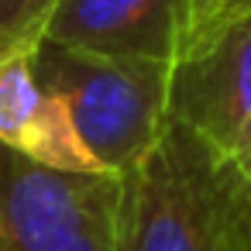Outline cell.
<instances>
[{"mask_svg": "<svg viewBox=\"0 0 251 251\" xmlns=\"http://www.w3.org/2000/svg\"><path fill=\"white\" fill-rule=\"evenodd\" d=\"M38 83L55 93L100 172H127L169 124V66L117 59L55 42L31 52Z\"/></svg>", "mask_w": 251, "mask_h": 251, "instance_id": "2", "label": "cell"}, {"mask_svg": "<svg viewBox=\"0 0 251 251\" xmlns=\"http://www.w3.org/2000/svg\"><path fill=\"white\" fill-rule=\"evenodd\" d=\"M169 121L234 165L251 158V0H227L169 66Z\"/></svg>", "mask_w": 251, "mask_h": 251, "instance_id": "3", "label": "cell"}, {"mask_svg": "<svg viewBox=\"0 0 251 251\" xmlns=\"http://www.w3.org/2000/svg\"><path fill=\"white\" fill-rule=\"evenodd\" d=\"M227 0H55L42 42L176 66Z\"/></svg>", "mask_w": 251, "mask_h": 251, "instance_id": "4", "label": "cell"}, {"mask_svg": "<svg viewBox=\"0 0 251 251\" xmlns=\"http://www.w3.org/2000/svg\"><path fill=\"white\" fill-rule=\"evenodd\" d=\"M114 251H131V248H127V241H124V234L117 230V224H114Z\"/></svg>", "mask_w": 251, "mask_h": 251, "instance_id": "9", "label": "cell"}, {"mask_svg": "<svg viewBox=\"0 0 251 251\" xmlns=\"http://www.w3.org/2000/svg\"><path fill=\"white\" fill-rule=\"evenodd\" d=\"M241 169V176H244V193H248V200H251V158L244 162V165H237Z\"/></svg>", "mask_w": 251, "mask_h": 251, "instance_id": "8", "label": "cell"}, {"mask_svg": "<svg viewBox=\"0 0 251 251\" xmlns=\"http://www.w3.org/2000/svg\"><path fill=\"white\" fill-rule=\"evenodd\" d=\"M59 251H114V217L107 224H97L90 227L86 234H79L76 241H69L66 248Z\"/></svg>", "mask_w": 251, "mask_h": 251, "instance_id": "7", "label": "cell"}, {"mask_svg": "<svg viewBox=\"0 0 251 251\" xmlns=\"http://www.w3.org/2000/svg\"><path fill=\"white\" fill-rule=\"evenodd\" d=\"M55 0H0V55H31Z\"/></svg>", "mask_w": 251, "mask_h": 251, "instance_id": "6", "label": "cell"}, {"mask_svg": "<svg viewBox=\"0 0 251 251\" xmlns=\"http://www.w3.org/2000/svg\"><path fill=\"white\" fill-rule=\"evenodd\" d=\"M0 141L49 169L100 172L66 103L38 83L31 55H0Z\"/></svg>", "mask_w": 251, "mask_h": 251, "instance_id": "5", "label": "cell"}, {"mask_svg": "<svg viewBox=\"0 0 251 251\" xmlns=\"http://www.w3.org/2000/svg\"><path fill=\"white\" fill-rule=\"evenodd\" d=\"M114 224L131 251H251V200L241 169L169 121L117 176Z\"/></svg>", "mask_w": 251, "mask_h": 251, "instance_id": "1", "label": "cell"}]
</instances>
